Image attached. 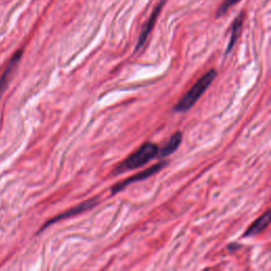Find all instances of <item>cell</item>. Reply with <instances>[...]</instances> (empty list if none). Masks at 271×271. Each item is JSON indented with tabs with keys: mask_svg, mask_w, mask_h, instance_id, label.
Here are the masks:
<instances>
[{
	"mask_svg": "<svg viewBox=\"0 0 271 271\" xmlns=\"http://www.w3.org/2000/svg\"><path fill=\"white\" fill-rule=\"evenodd\" d=\"M159 148L160 147L158 145L150 142L142 144L134 154H132L130 157H127L120 165L116 167L114 174L119 175L124 172L132 171V169H137L144 166L147 164L150 160L157 158Z\"/></svg>",
	"mask_w": 271,
	"mask_h": 271,
	"instance_id": "1",
	"label": "cell"
},
{
	"mask_svg": "<svg viewBox=\"0 0 271 271\" xmlns=\"http://www.w3.org/2000/svg\"><path fill=\"white\" fill-rule=\"evenodd\" d=\"M217 76V71L214 69H211L205 75L193 85V87L185 93L183 98L178 102L174 110L177 113H184L188 112L190 108H192L196 102L201 98V96L207 91L210 87V85L213 83L215 78Z\"/></svg>",
	"mask_w": 271,
	"mask_h": 271,
	"instance_id": "2",
	"label": "cell"
},
{
	"mask_svg": "<svg viewBox=\"0 0 271 271\" xmlns=\"http://www.w3.org/2000/svg\"><path fill=\"white\" fill-rule=\"evenodd\" d=\"M166 165H167L166 161H161V162H159V163H157L155 165H152V166H150V167H148L146 169H144V171H142V172H140L138 174H136L134 176H131V177L127 178V179H125V180H123L121 182L116 183L112 188V194L115 195V194H117L119 192H121L122 190L127 188V186H129L132 183L139 182V181L147 179V178H149L150 176L155 175L158 172H160L161 169H162Z\"/></svg>",
	"mask_w": 271,
	"mask_h": 271,
	"instance_id": "3",
	"label": "cell"
},
{
	"mask_svg": "<svg viewBox=\"0 0 271 271\" xmlns=\"http://www.w3.org/2000/svg\"><path fill=\"white\" fill-rule=\"evenodd\" d=\"M99 203V199L98 198H91V199H88L86 201H83L82 203H80V205L78 206H75L69 210H67L65 212H63L62 214H59L53 218H51L50 220H48V222L42 226L41 228V230H45V229L51 225H53L57 222H61V220H64V219H67V218H70V217H73V216H76V215H79L81 213H83V212H86L90 209H92L93 207H96L97 205Z\"/></svg>",
	"mask_w": 271,
	"mask_h": 271,
	"instance_id": "4",
	"label": "cell"
},
{
	"mask_svg": "<svg viewBox=\"0 0 271 271\" xmlns=\"http://www.w3.org/2000/svg\"><path fill=\"white\" fill-rule=\"evenodd\" d=\"M165 3V0H162V1H161L156 7H155V10L152 11L150 17L148 18V20L146 21V23L143 25V29L141 31V34H140V36H139V39H138V44H137V47H136V50H139L140 48H142L144 46V44H145V41L147 39V37L149 36V34L152 30V28H154V25L158 19V17L161 13V10H162V7Z\"/></svg>",
	"mask_w": 271,
	"mask_h": 271,
	"instance_id": "5",
	"label": "cell"
},
{
	"mask_svg": "<svg viewBox=\"0 0 271 271\" xmlns=\"http://www.w3.org/2000/svg\"><path fill=\"white\" fill-rule=\"evenodd\" d=\"M270 223V212L266 211L264 214L260 216L256 222H254L244 233V237H250L260 234L262 231H264Z\"/></svg>",
	"mask_w": 271,
	"mask_h": 271,
	"instance_id": "6",
	"label": "cell"
},
{
	"mask_svg": "<svg viewBox=\"0 0 271 271\" xmlns=\"http://www.w3.org/2000/svg\"><path fill=\"white\" fill-rule=\"evenodd\" d=\"M21 55H22V50H19L18 52H16L14 54V56L12 57V59L10 61V63H8L6 69L4 71V73L2 74L1 79H0V98H1L2 96V92L4 91V89L6 88L7 84H8V81H10V78H11V74L13 72V70L16 68L17 64L19 63L20 58H21Z\"/></svg>",
	"mask_w": 271,
	"mask_h": 271,
	"instance_id": "7",
	"label": "cell"
},
{
	"mask_svg": "<svg viewBox=\"0 0 271 271\" xmlns=\"http://www.w3.org/2000/svg\"><path fill=\"white\" fill-rule=\"evenodd\" d=\"M244 18H245V13L242 12L239 16L236 17L235 20L233 21L232 24V30H231V36H230V41H229L227 50H226V54L230 53L233 47L235 46L237 39H239L241 32H242V28H243V23H244Z\"/></svg>",
	"mask_w": 271,
	"mask_h": 271,
	"instance_id": "8",
	"label": "cell"
},
{
	"mask_svg": "<svg viewBox=\"0 0 271 271\" xmlns=\"http://www.w3.org/2000/svg\"><path fill=\"white\" fill-rule=\"evenodd\" d=\"M181 141H182V134L180 132H176L172 136V138L169 139L166 145L162 148H159L157 158H164L166 156L172 155L173 152H175V150L179 147Z\"/></svg>",
	"mask_w": 271,
	"mask_h": 271,
	"instance_id": "9",
	"label": "cell"
},
{
	"mask_svg": "<svg viewBox=\"0 0 271 271\" xmlns=\"http://www.w3.org/2000/svg\"><path fill=\"white\" fill-rule=\"evenodd\" d=\"M241 0H225V1L220 4V6L218 7L217 10V17H220V16H224L229 8H231L234 4H236L237 2H240Z\"/></svg>",
	"mask_w": 271,
	"mask_h": 271,
	"instance_id": "10",
	"label": "cell"
}]
</instances>
